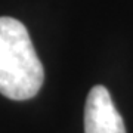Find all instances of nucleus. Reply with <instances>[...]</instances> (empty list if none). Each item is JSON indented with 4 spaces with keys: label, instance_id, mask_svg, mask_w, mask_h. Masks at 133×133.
I'll list each match as a JSON object with an SVG mask.
<instances>
[{
    "label": "nucleus",
    "instance_id": "nucleus-1",
    "mask_svg": "<svg viewBox=\"0 0 133 133\" xmlns=\"http://www.w3.org/2000/svg\"><path fill=\"white\" fill-rule=\"evenodd\" d=\"M44 70L22 22L0 16V93L27 101L38 93Z\"/></svg>",
    "mask_w": 133,
    "mask_h": 133
},
{
    "label": "nucleus",
    "instance_id": "nucleus-2",
    "mask_svg": "<svg viewBox=\"0 0 133 133\" xmlns=\"http://www.w3.org/2000/svg\"><path fill=\"white\" fill-rule=\"evenodd\" d=\"M84 133H126V126L105 86H93L84 105Z\"/></svg>",
    "mask_w": 133,
    "mask_h": 133
}]
</instances>
